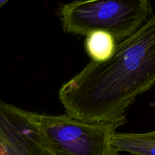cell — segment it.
I'll return each instance as SVG.
<instances>
[{
    "label": "cell",
    "instance_id": "obj_1",
    "mask_svg": "<svg viewBox=\"0 0 155 155\" xmlns=\"http://www.w3.org/2000/svg\"><path fill=\"white\" fill-rule=\"evenodd\" d=\"M155 86V14L116 45L111 57L91 61L62 85L58 97L66 114L86 123L124 117L140 95Z\"/></svg>",
    "mask_w": 155,
    "mask_h": 155
},
{
    "label": "cell",
    "instance_id": "obj_2",
    "mask_svg": "<svg viewBox=\"0 0 155 155\" xmlns=\"http://www.w3.org/2000/svg\"><path fill=\"white\" fill-rule=\"evenodd\" d=\"M153 15L151 0H76L59 10L64 31L86 36L104 31L121 42Z\"/></svg>",
    "mask_w": 155,
    "mask_h": 155
},
{
    "label": "cell",
    "instance_id": "obj_3",
    "mask_svg": "<svg viewBox=\"0 0 155 155\" xmlns=\"http://www.w3.org/2000/svg\"><path fill=\"white\" fill-rule=\"evenodd\" d=\"M55 155H119L114 145L117 130L126 117L112 121L86 123L68 115L28 111Z\"/></svg>",
    "mask_w": 155,
    "mask_h": 155
},
{
    "label": "cell",
    "instance_id": "obj_4",
    "mask_svg": "<svg viewBox=\"0 0 155 155\" xmlns=\"http://www.w3.org/2000/svg\"><path fill=\"white\" fill-rule=\"evenodd\" d=\"M0 148L5 155H55L37 127L24 118L0 125Z\"/></svg>",
    "mask_w": 155,
    "mask_h": 155
},
{
    "label": "cell",
    "instance_id": "obj_5",
    "mask_svg": "<svg viewBox=\"0 0 155 155\" xmlns=\"http://www.w3.org/2000/svg\"><path fill=\"white\" fill-rule=\"evenodd\" d=\"M114 145L118 152L132 155H155V130L148 133H117Z\"/></svg>",
    "mask_w": 155,
    "mask_h": 155
},
{
    "label": "cell",
    "instance_id": "obj_6",
    "mask_svg": "<svg viewBox=\"0 0 155 155\" xmlns=\"http://www.w3.org/2000/svg\"><path fill=\"white\" fill-rule=\"evenodd\" d=\"M117 42L111 34L104 31H94L86 36L85 47L92 61L101 62L110 58Z\"/></svg>",
    "mask_w": 155,
    "mask_h": 155
},
{
    "label": "cell",
    "instance_id": "obj_7",
    "mask_svg": "<svg viewBox=\"0 0 155 155\" xmlns=\"http://www.w3.org/2000/svg\"><path fill=\"white\" fill-rule=\"evenodd\" d=\"M8 1L9 0H0V9H1V8L5 4H6Z\"/></svg>",
    "mask_w": 155,
    "mask_h": 155
},
{
    "label": "cell",
    "instance_id": "obj_8",
    "mask_svg": "<svg viewBox=\"0 0 155 155\" xmlns=\"http://www.w3.org/2000/svg\"><path fill=\"white\" fill-rule=\"evenodd\" d=\"M0 155H5V154L4 151H2V149L1 148H0Z\"/></svg>",
    "mask_w": 155,
    "mask_h": 155
}]
</instances>
